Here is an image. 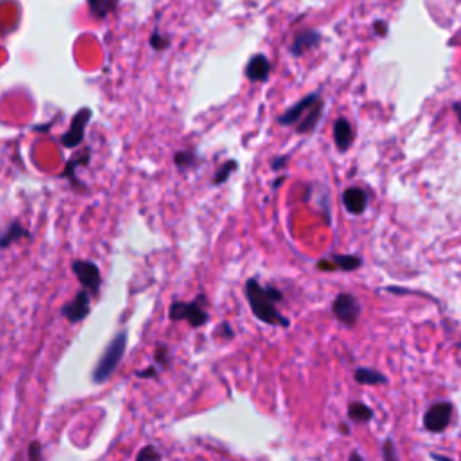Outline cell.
Returning a JSON list of instances; mask_svg holds the SVG:
<instances>
[{
  "label": "cell",
  "instance_id": "6da1fadb",
  "mask_svg": "<svg viewBox=\"0 0 461 461\" xmlns=\"http://www.w3.org/2000/svg\"><path fill=\"white\" fill-rule=\"evenodd\" d=\"M245 295L251 305V310L261 322L271 326H283L288 328L291 321L283 318V314L276 308V303L283 299V294L274 287H264L254 278L247 279L245 283Z\"/></svg>",
  "mask_w": 461,
  "mask_h": 461
},
{
  "label": "cell",
  "instance_id": "7a4b0ae2",
  "mask_svg": "<svg viewBox=\"0 0 461 461\" xmlns=\"http://www.w3.org/2000/svg\"><path fill=\"white\" fill-rule=\"evenodd\" d=\"M126 341H128L126 332H119V334H117L116 337L109 342L105 353L101 355L99 362H97V366L94 368V371H92L94 382L103 384L114 375V371L117 369V366H119L121 361H123L124 352H126Z\"/></svg>",
  "mask_w": 461,
  "mask_h": 461
},
{
  "label": "cell",
  "instance_id": "3957f363",
  "mask_svg": "<svg viewBox=\"0 0 461 461\" xmlns=\"http://www.w3.org/2000/svg\"><path fill=\"white\" fill-rule=\"evenodd\" d=\"M204 299V295L197 299V301H175L171 303L170 306V319L171 321H186L190 322V326L193 328H200L207 322L210 315H207L206 308H204V303H200Z\"/></svg>",
  "mask_w": 461,
  "mask_h": 461
},
{
  "label": "cell",
  "instance_id": "277c9868",
  "mask_svg": "<svg viewBox=\"0 0 461 461\" xmlns=\"http://www.w3.org/2000/svg\"><path fill=\"white\" fill-rule=\"evenodd\" d=\"M332 312L337 318L339 322L345 326H355V322L361 318V305L352 294H339L332 303Z\"/></svg>",
  "mask_w": 461,
  "mask_h": 461
},
{
  "label": "cell",
  "instance_id": "5b68a950",
  "mask_svg": "<svg viewBox=\"0 0 461 461\" xmlns=\"http://www.w3.org/2000/svg\"><path fill=\"white\" fill-rule=\"evenodd\" d=\"M450 418H452V403L438 402L427 409L423 416V427L429 433H443L449 427Z\"/></svg>",
  "mask_w": 461,
  "mask_h": 461
},
{
  "label": "cell",
  "instance_id": "8992f818",
  "mask_svg": "<svg viewBox=\"0 0 461 461\" xmlns=\"http://www.w3.org/2000/svg\"><path fill=\"white\" fill-rule=\"evenodd\" d=\"M72 271L74 274L78 276L82 287L87 288L90 294L96 295L97 292H99L101 274H99V267H97L96 264L85 260H76L72 264Z\"/></svg>",
  "mask_w": 461,
  "mask_h": 461
},
{
  "label": "cell",
  "instance_id": "52a82bcc",
  "mask_svg": "<svg viewBox=\"0 0 461 461\" xmlns=\"http://www.w3.org/2000/svg\"><path fill=\"white\" fill-rule=\"evenodd\" d=\"M319 99H321L319 92L305 96L301 101H298L295 105H292L291 109L285 110V112L279 116V119H278L279 124H283V126H295V124H298L299 121L306 116V114L310 112L312 107H314Z\"/></svg>",
  "mask_w": 461,
  "mask_h": 461
},
{
  "label": "cell",
  "instance_id": "ba28073f",
  "mask_svg": "<svg viewBox=\"0 0 461 461\" xmlns=\"http://www.w3.org/2000/svg\"><path fill=\"white\" fill-rule=\"evenodd\" d=\"M90 117H92V112L90 109H82L76 116L72 117V123H70V130L62 137V143L65 148H76L83 143V137H85V128L89 124Z\"/></svg>",
  "mask_w": 461,
  "mask_h": 461
},
{
  "label": "cell",
  "instance_id": "9c48e42d",
  "mask_svg": "<svg viewBox=\"0 0 461 461\" xmlns=\"http://www.w3.org/2000/svg\"><path fill=\"white\" fill-rule=\"evenodd\" d=\"M90 295L92 294H90L87 288L85 291H80L78 294H76V298L62 308L63 318L69 322H72V325L83 321V319L90 314Z\"/></svg>",
  "mask_w": 461,
  "mask_h": 461
},
{
  "label": "cell",
  "instance_id": "30bf717a",
  "mask_svg": "<svg viewBox=\"0 0 461 461\" xmlns=\"http://www.w3.org/2000/svg\"><path fill=\"white\" fill-rule=\"evenodd\" d=\"M362 265V258L359 256H345V254H334L330 258H322L318 264L319 271H342V272H353Z\"/></svg>",
  "mask_w": 461,
  "mask_h": 461
},
{
  "label": "cell",
  "instance_id": "8fae6325",
  "mask_svg": "<svg viewBox=\"0 0 461 461\" xmlns=\"http://www.w3.org/2000/svg\"><path fill=\"white\" fill-rule=\"evenodd\" d=\"M368 202L369 197L366 193V190L359 186L348 188V190L342 193V206L346 207L349 215H362L366 210H368Z\"/></svg>",
  "mask_w": 461,
  "mask_h": 461
},
{
  "label": "cell",
  "instance_id": "7c38bea8",
  "mask_svg": "<svg viewBox=\"0 0 461 461\" xmlns=\"http://www.w3.org/2000/svg\"><path fill=\"white\" fill-rule=\"evenodd\" d=\"M269 74H271V62H269L267 56L264 55L252 56V58L249 60L247 67H245V76H247L251 82H267Z\"/></svg>",
  "mask_w": 461,
  "mask_h": 461
},
{
  "label": "cell",
  "instance_id": "4fadbf2b",
  "mask_svg": "<svg viewBox=\"0 0 461 461\" xmlns=\"http://www.w3.org/2000/svg\"><path fill=\"white\" fill-rule=\"evenodd\" d=\"M319 43H321V33L314 31V29H306L295 36L291 45V53L294 56H303L308 50L315 49Z\"/></svg>",
  "mask_w": 461,
  "mask_h": 461
},
{
  "label": "cell",
  "instance_id": "5bb4252c",
  "mask_svg": "<svg viewBox=\"0 0 461 461\" xmlns=\"http://www.w3.org/2000/svg\"><path fill=\"white\" fill-rule=\"evenodd\" d=\"M334 141L339 151H346L353 143V128L346 117H339L334 124Z\"/></svg>",
  "mask_w": 461,
  "mask_h": 461
},
{
  "label": "cell",
  "instance_id": "9a60e30c",
  "mask_svg": "<svg viewBox=\"0 0 461 461\" xmlns=\"http://www.w3.org/2000/svg\"><path fill=\"white\" fill-rule=\"evenodd\" d=\"M322 110H325V103H322V99H319L318 103L312 107L310 112L306 114V116L303 117L298 124H295V132L298 134L314 132L315 128H318L319 121H321V117H322Z\"/></svg>",
  "mask_w": 461,
  "mask_h": 461
},
{
  "label": "cell",
  "instance_id": "2e32d148",
  "mask_svg": "<svg viewBox=\"0 0 461 461\" xmlns=\"http://www.w3.org/2000/svg\"><path fill=\"white\" fill-rule=\"evenodd\" d=\"M355 382L362 384V386H379V384L388 382V379L373 368H359L355 369Z\"/></svg>",
  "mask_w": 461,
  "mask_h": 461
},
{
  "label": "cell",
  "instance_id": "e0dca14e",
  "mask_svg": "<svg viewBox=\"0 0 461 461\" xmlns=\"http://www.w3.org/2000/svg\"><path fill=\"white\" fill-rule=\"evenodd\" d=\"M348 416L352 422L364 423V422H369V420L373 418V411L369 409L368 406H366V403L352 402L348 407Z\"/></svg>",
  "mask_w": 461,
  "mask_h": 461
},
{
  "label": "cell",
  "instance_id": "ac0fdd59",
  "mask_svg": "<svg viewBox=\"0 0 461 461\" xmlns=\"http://www.w3.org/2000/svg\"><path fill=\"white\" fill-rule=\"evenodd\" d=\"M87 2L97 18H105L117 4V0H87Z\"/></svg>",
  "mask_w": 461,
  "mask_h": 461
},
{
  "label": "cell",
  "instance_id": "d6986e66",
  "mask_svg": "<svg viewBox=\"0 0 461 461\" xmlns=\"http://www.w3.org/2000/svg\"><path fill=\"white\" fill-rule=\"evenodd\" d=\"M26 229L22 227V225L18 224V222H13L11 225H9L8 233L4 234V237L0 238V247H9V245L13 244V242L20 240L22 237H26Z\"/></svg>",
  "mask_w": 461,
  "mask_h": 461
},
{
  "label": "cell",
  "instance_id": "ffe728a7",
  "mask_svg": "<svg viewBox=\"0 0 461 461\" xmlns=\"http://www.w3.org/2000/svg\"><path fill=\"white\" fill-rule=\"evenodd\" d=\"M195 163H197L195 151H178L177 156H175V164L180 170H188V168L195 166Z\"/></svg>",
  "mask_w": 461,
  "mask_h": 461
},
{
  "label": "cell",
  "instance_id": "44dd1931",
  "mask_svg": "<svg viewBox=\"0 0 461 461\" xmlns=\"http://www.w3.org/2000/svg\"><path fill=\"white\" fill-rule=\"evenodd\" d=\"M238 168V164L234 163V161H227V163L224 164V166L220 168V170L217 171V175H215L213 178V184L215 186H218V184L225 183L229 177H231V171H234Z\"/></svg>",
  "mask_w": 461,
  "mask_h": 461
},
{
  "label": "cell",
  "instance_id": "7402d4cb",
  "mask_svg": "<svg viewBox=\"0 0 461 461\" xmlns=\"http://www.w3.org/2000/svg\"><path fill=\"white\" fill-rule=\"evenodd\" d=\"M153 359H156V364L159 366V368H166L168 359H170V349H168V346L166 345L157 346Z\"/></svg>",
  "mask_w": 461,
  "mask_h": 461
},
{
  "label": "cell",
  "instance_id": "603a6c76",
  "mask_svg": "<svg viewBox=\"0 0 461 461\" xmlns=\"http://www.w3.org/2000/svg\"><path fill=\"white\" fill-rule=\"evenodd\" d=\"M137 460H141V461L143 460H161V454L157 452L156 447L148 445V447H144L139 454H137Z\"/></svg>",
  "mask_w": 461,
  "mask_h": 461
},
{
  "label": "cell",
  "instance_id": "cb8c5ba5",
  "mask_svg": "<svg viewBox=\"0 0 461 461\" xmlns=\"http://www.w3.org/2000/svg\"><path fill=\"white\" fill-rule=\"evenodd\" d=\"M151 47H153V49H157V50H163V49H166L168 47V38H163V36L159 35V33H156V35L151 36Z\"/></svg>",
  "mask_w": 461,
  "mask_h": 461
},
{
  "label": "cell",
  "instance_id": "d4e9b609",
  "mask_svg": "<svg viewBox=\"0 0 461 461\" xmlns=\"http://www.w3.org/2000/svg\"><path fill=\"white\" fill-rule=\"evenodd\" d=\"M396 454H395V447H393V442L391 440H388V442H386V445H384V460H393L395 461L396 460Z\"/></svg>",
  "mask_w": 461,
  "mask_h": 461
},
{
  "label": "cell",
  "instance_id": "484cf974",
  "mask_svg": "<svg viewBox=\"0 0 461 461\" xmlns=\"http://www.w3.org/2000/svg\"><path fill=\"white\" fill-rule=\"evenodd\" d=\"M373 28H375L376 35H379V36H386V35H388V23L384 22V20H376L375 26H373Z\"/></svg>",
  "mask_w": 461,
  "mask_h": 461
},
{
  "label": "cell",
  "instance_id": "4316f807",
  "mask_svg": "<svg viewBox=\"0 0 461 461\" xmlns=\"http://www.w3.org/2000/svg\"><path fill=\"white\" fill-rule=\"evenodd\" d=\"M40 450H42L40 443L33 442L31 447H29V457H31V460H35V457H40Z\"/></svg>",
  "mask_w": 461,
  "mask_h": 461
},
{
  "label": "cell",
  "instance_id": "83f0119b",
  "mask_svg": "<svg viewBox=\"0 0 461 461\" xmlns=\"http://www.w3.org/2000/svg\"><path fill=\"white\" fill-rule=\"evenodd\" d=\"M285 164H287V157H278V161H274L272 168H274V170H279V168H283Z\"/></svg>",
  "mask_w": 461,
  "mask_h": 461
},
{
  "label": "cell",
  "instance_id": "f1b7e54d",
  "mask_svg": "<svg viewBox=\"0 0 461 461\" xmlns=\"http://www.w3.org/2000/svg\"><path fill=\"white\" fill-rule=\"evenodd\" d=\"M452 110H454V112H456L457 119H460V123H461V101H457V103H454Z\"/></svg>",
  "mask_w": 461,
  "mask_h": 461
}]
</instances>
